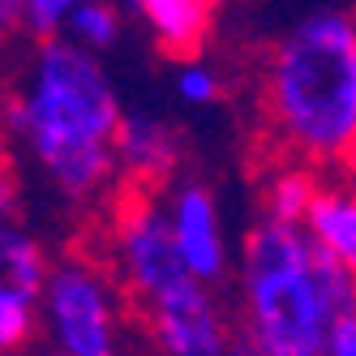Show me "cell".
Here are the masks:
<instances>
[{"instance_id":"obj_1","label":"cell","mask_w":356,"mask_h":356,"mask_svg":"<svg viewBox=\"0 0 356 356\" xmlns=\"http://www.w3.org/2000/svg\"><path fill=\"white\" fill-rule=\"evenodd\" d=\"M124 116L104 60L60 35L35 47L26 82L0 108V134L26 150L56 197L90 207L120 176L116 138Z\"/></svg>"},{"instance_id":"obj_2","label":"cell","mask_w":356,"mask_h":356,"mask_svg":"<svg viewBox=\"0 0 356 356\" xmlns=\"http://www.w3.org/2000/svg\"><path fill=\"white\" fill-rule=\"evenodd\" d=\"M270 134L309 168L356 163V17L314 9L275 39L262 65Z\"/></svg>"},{"instance_id":"obj_3","label":"cell","mask_w":356,"mask_h":356,"mask_svg":"<svg viewBox=\"0 0 356 356\" xmlns=\"http://www.w3.org/2000/svg\"><path fill=\"white\" fill-rule=\"evenodd\" d=\"M241 339L266 356H322L339 314L356 309V279L305 227L258 219L241 241Z\"/></svg>"},{"instance_id":"obj_4","label":"cell","mask_w":356,"mask_h":356,"mask_svg":"<svg viewBox=\"0 0 356 356\" xmlns=\"http://www.w3.org/2000/svg\"><path fill=\"white\" fill-rule=\"evenodd\" d=\"M124 300L108 262L65 253L39 292V335L65 356H124Z\"/></svg>"},{"instance_id":"obj_5","label":"cell","mask_w":356,"mask_h":356,"mask_svg":"<svg viewBox=\"0 0 356 356\" xmlns=\"http://www.w3.org/2000/svg\"><path fill=\"white\" fill-rule=\"evenodd\" d=\"M108 270L116 275V284L124 288L138 309L150 300H159L176 284L193 279L181 262V249L172 236V219H168V202L129 189L108 215Z\"/></svg>"},{"instance_id":"obj_6","label":"cell","mask_w":356,"mask_h":356,"mask_svg":"<svg viewBox=\"0 0 356 356\" xmlns=\"http://www.w3.org/2000/svg\"><path fill=\"white\" fill-rule=\"evenodd\" d=\"M146 339L159 356H232L236 352V330L227 322V309L219 305L215 288L185 279L159 300L142 305Z\"/></svg>"},{"instance_id":"obj_7","label":"cell","mask_w":356,"mask_h":356,"mask_svg":"<svg viewBox=\"0 0 356 356\" xmlns=\"http://www.w3.org/2000/svg\"><path fill=\"white\" fill-rule=\"evenodd\" d=\"M163 202H168L172 236H176V249H181L185 270L197 284L219 288L232 275V245H227L219 197L202 181H176Z\"/></svg>"},{"instance_id":"obj_8","label":"cell","mask_w":356,"mask_h":356,"mask_svg":"<svg viewBox=\"0 0 356 356\" xmlns=\"http://www.w3.org/2000/svg\"><path fill=\"white\" fill-rule=\"evenodd\" d=\"M116 163L134 189L168 185V181H176V168H181V138H176L168 120L129 112L120 124V138H116Z\"/></svg>"},{"instance_id":"obj_9","label":"cell","mask_w":356,"mask_h":356,"mask_svg":"<svg viewBox=\"0 0 356 356\" xmlns=\"http://www.w3.org/2000/svg\"><path fill=\"white\" fill-rule=\"evenodd\" d=\"M215 5L219 0H129L134 17L150 31V39L181 60H197L215 26Z\"/></svg>"},{"instance_id":"obj_10","label":"cell","mask_w":356,"mask_h":356,"mask_svg":"<svg viewBox=\"0 0 356 356\" xmlns=\"http://www.w3.org/2000/svg\"><path fill=\"white\" fill-rule=\"evenodd\" d=\"M305 232L314 236V245L330 262L356 279V181L352 176H335V181L322 185L309 219H305Z\"/></svg>"},{"instance_id":"obj_11","label":"cell","mask_w":356,"mask_h":356,"mask_svg":"<svg viewBox=\"0 0 356 356\" xmlns=\"http://www.w3.org/2000/svg\"><path fill=\"white\" fill-rule=\"evenodd\" d=\"M322 185H326L322 172L309 168V163H300V159L275 163L262 176V219L288 223V227H305V219H309Z\"/></svg>"},{"instance_id":"obj_12","label":"cell","mask_w":356,"mask_h":356,"mask_svg":"<svg viewBox=\"0 0 356 356\" xmlns=\"http://www.w3.org/2000/svg\"><path fill=\"white\" fill-rule=\"evenodd\" d=\"M47 270H52V258H47L43 241L22 219L0 215V284L39 296L47 284Z\"/></svg>"},{"instance_id":"obj_13","label":"cell","mask_w":356,"mask_h":356,"mask_svg":"<svg viewBox=\"0 0 356 356\" xmlns=\"http://www.w3.org/2000/svg\"><path fill=\"white\" fill-rule=\"evenodd\" d=\"M39 335V296L0 284V356H22Z\"/></svg>"},{"instance_id":"obj_14","label":"cell","mask_w":356,"mask_h":356,"mask_svg":"<svg viewBox=\"0 0 356 356\" xmlns=\"http://www.w3.org/2000/svg\"><path fill=\"white\" fill-rule=\"evenodd\" d=\"M120 26H124V22H120V9L112 5V0H86V5L69 17L65 39L78 43L82 52H90V56H104L108 47H116Z\"/></svg>"},{"instance_id":"obj_15","label":"cell","mask_w":356,"mask_h":356,"mask_svg":"<svg viewBox=\"0 0 356 356\" xmlns=\"http://www.w3.org/2000/svg\"><path fill=\"white\" fill-rule=\"evenodd\" d=\"M219 95H223L219 69H211L207 60H181V69H176V99L185 108H211L219 104Z\"/></svg>"},{"instance_id":"obj_16","label":"cell","mask_w":356,"mask_h":356,"mask_svg":"<svg viewBox=\"0 0 356 356\" xmlns=\"http://www.w3.org/2000/svg\"><path fill=\"white\" fill-rule=\"evenodd\" d=\"M86 5V0H26V31L47 43V39H60L69 17L78 13Z\"/></svg>"},{"instance_id":"obj_17","label":"cell","mask_w":356,"mask_h":356,"mask_svg":"<svg viewBox=\"0 0 356 356\" xmlns=\"http://www.w3.org/2000/svg\"><path fill=\"white\" fill-rule=\"evenodd\" d=\"M322 356H356V309L339 314L335 326H330L326 335V352Z\"/></svg>"},{"instance_id":"obj_18","label":"cell","mask_w":356,"mask_h":356,"mask_svg":"<svg viewBox=\"0 0 356 356\" xmlns=\"http://www.w3.org/2000/svg\"><path fill=\"white\" fill-rule=\"evenodd\" d=\"M0 215L22 219V181L13 176V168L0 159Z\"/></svg>"},{"instance_id":"obj_19","label":"cell","mask_w":356,"mask_h":356,"mask_svg":"<svg viewBox=\"0 0 356 356\" xmlns=\"http://www.w3.org/2000/svg\"><path fill=\"white\" fill-rule=\"evenodd\" d=\"M26 356H65L60 348H52V343H39V348H31Z\"/></svg>"},{"instance_id":"obj_20","label":"cell","mask_w":356,"mask_h":356,"mask_svg":"<svg viewBox=\"0 0 356 356\" xmlns=\"http://www.w3.org/2000/svg\"><path fill=\"white\" fill-rule=\"evenodd\" d=\"M232 356H266V352H258V348H253V343H245V339H241V343H236V352H232Z\"/></svg>"}]
</instances>
